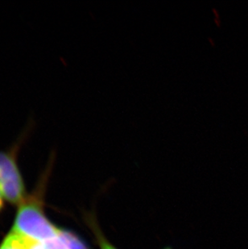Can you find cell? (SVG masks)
<instances>
[{"instance_id": "8", "label": "cell", "mask_w": 248, "mask_h": 249, "mask_svg": "<svg viewBox=\"0 0 248 249\" xmlns=\"http://www.w3.org/2000/svg\"><path fill=\"white\" fill-rule=\"evenodd\" d=\"M5 208V198L1 193H0V213L4 210Z\"/></svg>"}, {"instance_id": "6", "label": "cell", "mask_w": 248, "mask_h": 249, "mask_svg": "<svg viewBox=\"0 0 248 249\" xmlns=\"http://www.w3.org/2000/svg\"><path fill=\"white\" fill-rule=\"evenodd\" d=\"M45 249H68L66 244L61 240V237L57 235L56 237L48 240L45 242L42 243Z\"/></svg>"}, {"instance_id": "2", "label": "cell", "mask_w": 248, "mask_h": 249, "mask_svg": "<svg viewBox=\"0 0 248 249\" xmlns=\"http://www.w3.org/2000/svg\"><path fill=\"white\" fill-rule=\"evenodd\" d=\"M34 127L35 121L29 119L12 144L5 149H0V193L12 205L19 206L28 195L18 158Z\"/></svg>"}, {"instance_id": "3", "label": "cell", "mask_w": 248, "mask_h": 249, "mask_svg": "<svg viewBox=\"0 0 248 249\" xmlns=\"http://www.w3.org/2000/svg\"><path fill=\"white\" fill-rule=\"evenodd\" d=\"M35 241L11 231L0 244V249H30Z\"/></svg>"}, {"instance_id": "7", "label": "cell", "mask_w": 248, "mask_h": 249, "mask_svg": "<svg viewBox=\"0 0 248 249\" xmlns=\"http://www.w3.org/2000/svg\"><path fill=\"white\" fill-rule=\"evenodd\" d=\"M30 249H45V246L43 245L42 243L34 242L33 245L31 246Z\"/></svg>"}, {"instance_id": "1", "label": "cell", "mask_w": 248, "mask_h": 249, "mask_svg": "<svg viewBox=\"0 0 248 249\" xmlns=\"http://www.w3.org/2000/svg\"><path fill=\"white\" fill-rule=\"evenodd\" d=\"M56 151L52 150L35 187L18 206L12 231L35 242L44 243L56 237L58 228L50 221L45 211V195L56 161Z\"/></svg>"}, {"instance_id": "4", "label": "cell", "mask_w": 248, "mask_h": 249, "mask_svg": "<svg viewBox=\"0 0 248 249\" xmlns=\"http://www.w3.org/2000/svg\"><path fill=\"white\" fill-rule=\"evenodd\" d=\"M85 221L87 223L89 229L91 230L92 233L94 234L95 240H96L97 244L99 245V249H118L112 244H110L108 241L107 239L105 237V235H103V231H101L99 223L97 221L96 217L94 216V214L89 213V214H86Z\"/></svg>"}, {"instance_id": "5", "label": "cell", "mask_w": 248, "mask_h": 249, "mask_svg": "<svg viewBox=\"0 0 248 249\" xmlns=\"http://www.w3.org/2000/svg\"><path fill=\"white\" fill-rule=\"evenodd\" d=\"M58 235L68 249H91L77 233L66 228H58Z\"/></svg>"}]
</instances>
